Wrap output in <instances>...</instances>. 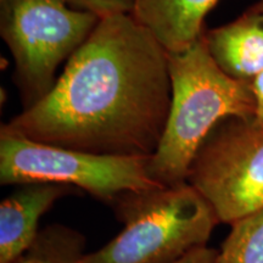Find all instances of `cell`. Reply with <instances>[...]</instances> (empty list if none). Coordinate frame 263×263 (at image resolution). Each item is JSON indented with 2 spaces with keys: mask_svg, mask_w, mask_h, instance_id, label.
<instances>
[{
  "mask_svg": "<svg viewBox=\"0 0 263 263\" xmlns=\"http://www.w3.org/2000/svg\"><path fill=\"white\" fill-rule=\"evenodd\" d=\"M168 54L133 14L100 18L52 89L8 124L67 149L151 156L172 99Z\"/></svg>",
  "mask_w": 263,
  "mask_h": 263,
  "instance_id": "1",
  "label": "cell"
},
{
  "mask_svg": "<svg viewBox=\"0 0 263 263\" xmlns=\"http://www.w3.org/2000/svg\"><path fill=\"white\" fill-rule=\"evenodd\" d=\"M172 99L159 146L150 156V176L161 185L186 182L197 151L229 117L255 116L248 82L226 74L210 54L205 32L182 51L170 52Z\"/></svg>",
  "mask_w": 263,
  "mask_h": 263,
  "instance_id": "2",
  "label": "cell"
},
{
  "mask_svg": "<svg viewBox=\"0 0 263 263\" xmlns=\"http://www.w3.org/2000/svg\"><path fill=\"white\" fill-rule=\"evenodd\" d=\"M114 203L123 229L81 263H173L207 246L219 223L188 182L122 194Z\"/></svg>",
  "mask_w": 263,
  "mask_h": 263,
  "instance_id": "3",
  "label": "cell"
},
{
  "mask_svg": "<svg viewBox=\"0 0 263 263\" xmlns=\"http://www.w3.org/2000/svg\"><path fill=\"white\" fill-rule=\"evenodd\" d=\"M150 156L101 155L29 139L8 123L0 128V184L54 183L80 188L101 201L159 188Z\"/></svg>",
  "mask_w": 263,
  "mask_h": 263,
  "instance_id": "4",
  "label": "cell"
},
{
  "mask_svg": "<svg viewBox=\"0 0 263 263\" xmlns=\"http://www.w3.org/2000/svg\"><path fill=\"white\" fill-rule=\"evenodd\" d=\"M99 21L65 0H2L0 33L14 57L25 108L52 89L59 66L83 45Z\"/></svg>",
  "mask_w": 263,
  "mask_h": 263,
  "instance_id": "5",
  "label": "cell"
},
{
  "mask_svg": "<svg viewBox=\"0 0 263 263\" xmlns=\"http://www.w3.org/2000/svg\"><path fill=\"white\" fill-rule=\"evenodd\" d=\"M186 182L201 193L219 223L263 209V123L229 117L197 151Z\"/></svg>",
  "mask_w": 263,
  "mask_h": 263,
  "instance_id": "6",
  "label": "cell"
},
{
  "mask_svg": "<svg viewBox=\"0 0 263 263\" xmlns=\"http://www.w3.org/2000/svg\"><path fill=\"white\" fill-rule=\"evenodd\" d=\"M71 188L54 183L20 185L0 203V263H14L37 239L39 219Z\"/></svg>",
  "mask_w": 263,
  "mask_h": 263,
  "instance_id": "7",
  "label": "cell"
},
{
  "mask_svg": "<svg viewBox=\"0 0 263 263\" xmlns=\"http://www.w3.org/2000/svg\"><path fill=\"white\" fill-rule=\"evenodd\" d=\"M210 54L229 77L250 83L263 71V15L250 8L235 21L205 31Z\"/></svg>",
  "mask_w": 263,
  "mask_h": 263,
  "instance_id": "8",
  "label": "cell"
},
{
  "mask_svg": "<svg viewBox=\"0 0 263 263\" xmlns=\"http://www.w3.org/2000/svg\"><path fill=\"white\" fill-rule=\"evenodd\" d=\"M218 0H137L133 16L170 52L182 51L205 32L203 21Z\"/></svg>",
  "mask_w": 263,
  "mask_h": 263,
  "instance_id": "9",
  "label": "cell"
},
{
  "mask_svg": "<svg viewBox=\"0 0 263 263\" xmlns=\"http://www.w3.org/2000/svg\"><path fill=\"white\" fill-rule=\"evenodd\" d=\"M84 255V235L57 223L39 230L28 251L14 263H81Z\"/></svg>",
  "mask_w": 263,
  "mask_h": 263,
  "instance_id": "10",
  "label": "cell"
},
{
  "mask_svg": "<svg viewBox=\"0 0 263 263\" xmlns=\"http://www.w3.org/2000/svg\"><path fill=\"white\" fill-rule=\"evenodd\" d=\"M216 263H263V209L230 224Z\"/></svg>",
  "mask_w": 263,
  "mask_h": 263,
  "instance_id": "11",
  "label": "cell"
},
{
  "mask_svg": "<svg viewBox=\"0 0 263 263\" xmlns=\"http://www.w3.org/2000/svg\"><path fill=\"white\" fill-rule=\"evenodd\" d=\"M72 8L93 12L100 18L118 14H133L137 0H65Z\"/></svg>",
  "mask_w": 263,
  "mask_h": 263,
  "instance_id": "12",
  "label": "cell"
},
{
  "mask_svg": "<svg viewBox=\"0 0 263 263\" xmlns=\"http://www.w3.org/2000/svg\"><path fill=\"white\" fill-rule=\"evenodd\" d=\"M217 254L218 251H216L215 249L209 248V246H201V248L192 250L185 256L173 263H216Z\"/></svg>",
  "mask_w": 263,
  "mask_h": 263,
  "instance_id": "13",
  "label": "cell"
},
{
  "mask_svg": "<svg viewBox=\"0 0 263 263\" xmlns=\"http://www.w3.org/2000/svg\"><path fill=\"white\" fill-rule=\"evenodd\" d=\"M252 95L255 99V120L263 123V71L250 82Z\"/></svg>",
  "mask_w": 263,
  "mask_h": 263,
  "instance_id": "14",
  "label": "cell"
},
{
  "mask_svg": "<svg viewBox=\"0 0 263 263\" xmlns=\"http://www.w3.org/2000/svg\"><path fill=\"white\" fill-rule=\"evenodd\" d=\"M252 8H254L256 11L261 12V14L263 15V0H258V2L256 3V4L252 6Z\"/></svg>",
  "mask_w": 263,
  "mask_h": 263,
  "instance_id": "15",
  "label": "cell"
},
{
  "mask_svg": "<svg viewBox=\"0 0 263 263\" xmlns=\"http://www.w3.org/2000/svg\"><path fill=\"white\" fill-rule=\"evenodd\" d=\"M0 2H2V0H0Z\"/></svg>",
  "mask_w": 263,
  "mask_h": 263,
  "instance_id": "16",
  "label": "cell"
}]
</instances>
